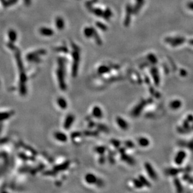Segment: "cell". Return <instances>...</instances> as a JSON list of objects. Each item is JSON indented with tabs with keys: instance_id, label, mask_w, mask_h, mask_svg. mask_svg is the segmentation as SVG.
Listing matches in <instances>:
<instances>
[{
	"instance_id": "7402d4cb",
	"label": "cell",
	"mask_w": 193,
	"mask_h": 193,
	"mask_svg": "<svg viewBox=\"0 0 193 193\" xmlns=\"http://www.w3.org/2000/svg\"><path fill=\"white\" fill-rule=\"evenodd\" d=\"M133 184H134V186L136 188H137V189H140V188H142L144 187L143 184H142V182H140V181L139 179H134Z\"/></svg>"
},
{
	"instance_id": "6da1fadb",
	"label": "cell",
	"mask_w": 193,
	"mask_h": 193,
	"mask_svg": "<svg viewBox=\"0 0 193 193\" xmlns=\"http://www.w3.org/2000/svg\"><path fill=\"white\" fill-rule=\"evenodd\" d=\"M59 68L57 70V77L60 88L65 90L67 86L65 82V62L63 59L59 58L58 60Z\"/></svg>"
},
{
	"instance_id": "ffe728a7",
	"label": "cell",
	"mask_w": 193,
	"mask_h": 193,
	"mask_svg": "<svg viewBox=\"0 0 193 193\" xmlns=\"http://www.w3.org/2000/svg\"><path fill=\"white\" fill-rule=\"evenodd\" d=\"M69 166V162H64L63 164H61L60 165L56 166L55 167V169L56 171H63L65 170V169H67L68 167Z\"/></svg>"
},
{
	"instance_id": "30bf717a",
	"label": "cell",
	"mask_w": 193,
	"mask_h": 193,
	"mask_svg": "<svg viewBox=\"0 0 193 193\" xmlns=\"http://www.w3.org/2000/svg\"><path fill=\"white\" fill-rule=\"evenodd\" d=\"M40 33L45 36H51L53 35L54 31L51 28L43 27L40 29Z\"/></svg>"
},
{
	"instance_id": "8992f818",
	"label": "cell",
	"mask_w": 193,
	"mask_h": 193,
	"mask_svg": "<svg viewBox=\"0 0 193 193\" xmlns=\"http://www.w3.org/2000/svg\"><path fill=\"white\" fill-rule=\"evenodd\" d=\"M85 180L89 184H96L98 181L97 177L91 173H88L85 176Z\"/></svg>"
},
{
	"instance_id": "4fadbf2b",
	"label": "cell",
	"mask_w": 193,
	"mask_h": 193,
	"mask_svg": "<svg viewBox=\"0 0 193 193\" xmlns=\"http://www.w3.org/2000/svg\"><path fill=\"white\" fill-rule=\"evenodd\" d=\"M93 115L97 119H100L102 117V111L99 107L95 106L93 108L92 110Z\"/></svg>"
},
{
	"instance_id": "277c9868",
	"label": "cell",
	"mask_w": 193,
	"mask_h": 193,
	"mask_svg": "<svg viewBox=\"0 0 193 193\" xmlns=\"http://www.w3.org/2000/svg\"><path fill=\"white\" fill-rule=\"evenodd\" d=\"M186 152L184 150H179L174 157V162L177 166H180L184 162L185 159L186 158Z\"/></svg>"
},
{
	"instance_id": "cb8c5ba5",
	"label": "cell",
	"mask_w": 193,
	"mask_h": 193,
	"mask_svg": "<svg viewBox=\"0 0 193 193\" xmlns=\"http://www.w3.org/2000/svg\"><path fill=\"white\" fill-rule=\"evenodd\" d=\"M9 37L12 41H15L16 40V33L13 30H11L9 32Z\"/></svg>"
},
{
	"instance_id": "7a4b0ae2",
	"label": "cell",
	"mask_w": 193,
	"mask_h": 193,
	"mask_svg": "<svg viewBox=\"0 0 193 193\" xmlns=\"http://www.w3.org/2000/svg\"><path fill=\"white\" fill-rule=\"evenodd\" d=\"M73 68H72L73 70L72 74L73 77H75L77 73L78 63L80 60L79 50L77 48V47L76 46H74V50L73 52Z\"/></svg>"
},
{
	"instance_id": "2e32d148",
	"label": "cell",
	"mask_w": 193,
	"mask_h": 193,
	"mask_svg": "<svg viewBox=\"0 0 193 193\" xmlns=\"http://www.w3.org/2000/svg\"><path fill=\"white\" fill-rule=\"evenodd\" d=\"M57 103L62 109H65L67 108V102L64 98L59 97L57 99Z\"/></svg>"
},
{
	"instance_id": "9a60e30c",
	"label": "cell",
	"mask_w": 193,
	"mask_h": 193,
	"mask_svg": "<svg viewBox=\"0 0 193 193\" xmlns=\"http://www.w3.org/2000/svg\"><path fill=\"white\" fill-rule=\"evenodd\" d=\"M121 158L122 160H123V161H124L127 163H128L129 164H131V165H132V164H135L134 159L132 157H130L129 156H128V155L125 154L124 153L122 154Z\"/></svg>"
},
{
	"instance_id": "f546056e",
	"label": "cell",
	"mask_w": 193,
	"mask_h": 193,
	"mask_svg": "<svg viewBox=\"0 0 193 193\" xmlns=\"http://www.w3.org/2000/svg\"><path fill=\"white\" fill-rule=\"evenodd\" d=\"M80 132H73L72 135V139H74V138H77L78 137H80Z\"/></svg>"
},
{
	"instance_id": "9c48e42d",
	"label": "cell",
	"mask_w": 193,
	"mask_h": 193,
	"mask_svg": "<svg viewBox=\"0 0 193 193\" xmlns=\"http://www.w3.org/2000/svg\"><path fill=\"white\" fill-rule=\"evenodd\" d=\"M174 185L176 188V190L177 193H183L184 192V189L182 186L181 182L180 180L178 178H174Z\"/></svg>"
},
{
	"instance_id": "52a82bcc",
	"label": "cell",
	"mask_w": 193,
	"mask_h": 193,
	"mask_svg": "<svg viewBox=\"0 0 193 193\" xmlns=\"http://www.w3.org/2000/svg\"><path fill=\"white\" fill-rule=\"evenodd\" d=\"M116 122H117V124H118V125L119 126V127L121 128L122 129H123V130L128 129V128H129L128 123L124 119L121 118V117H117Z\"/></svg>"
},
{
	"instance_id": "4316f807",
	"label": "cell",
	"mask_w": 193,
	"mask_h": 193,
	"mask_svg": "<svg viewBox=\"0 0 193 193\" xmlns=\"http://www.w3.org/2000/svg\"><path fill=\"white\" fill-rule=\"evenodd\" d=\"M126 147H128V148H130V149H132L134 147V144L132 142H131L130 140L128 141H126L125 143Z\"/></svg>"
},
{
	"instance_id": "d4e9b609",
	"label": "cell",
	"mask_w": 193,
	"mask_h": 193,
	"mask_svg": "<svg viewBox=\"0 0 193 193\" xmlns=\"http://www.w3.org/2000/svg\"><path fill=\"white\" fill-rule=\"evenodd\" d=\"M9 116H10L9 113H1L0 114V120L7 119Z\"/></svg>"
},
{
	"instance_id": "7c38bea8",
	"label": "cell",
	"mask_w": 193,
	"mask_h": 193,
	"mask_svg": "<svg viewBox=\"0 0 193 193\" xmlns=\"http://www.w3.org/2000/svg\"><path fill=\"white\" fill-rule=\"evenodd\" d=\"M182 172V169L178 168H169L165 171V174L167 176H176Z\"/></svg>"
},
{
	"instance_id": "ac0fdd59",
	"label": "cell",
	"mask_w": 193,
	"mask_h": 193,
	"mask_svg": "<svg viewBox=\"0 0 193 193\" xmlns=\"http://www.w3.org/2000/svg\"><path fill=\"white\" fill-rule=\"evenodd\" d=\"M95 30L93 28H85L84 30V35L87 38H90L93 36Z\"/></svg>"
},
{
	"instance_id": "f1b7e54d",
	"label": "cell",
	"mask_w": 193,
	"mask_h": 193,
	"mask_svg": "<svg viewBox=\"0 0 193 193\" xmlns=\"http://www.w3.org/2000/svg\"><path fill=\"white\" fill-rule=\"evenodd\" d=\"M97 26H98V28H100V29H102V30H105L107 29V28L105 27V26L104 25H103L102 23H97Z\"/></svg>"
},
{
	"instance_id": "ba28073f",
	"label": "cell",
	"mask_w": 193,
	"mask_h": 193,
	"mask_svg": "<svg viewBox=\"0 0 193 193\" xmlns=\"http://www.w3.org/2000/svg\"><path fill=\"white\" fill-rule=\"evenodd\" d=\"M166 40L167 43L172 45H180L183 43V42L184 41V39L182 38H167Z\"/></svg>"
},
{
	"instance_id": "d6a6232c",
	"label": "cell",
	"mask_w": 193,
	"mask_h": 193,
	"mask_svg": "<svg viewBox=\"0 0 193 193\" xmlns=\"http://www.w3.org/2000/svg\"><path fill=\"white\" fill-rule=\"evenodd\" d=\"M1 193H8V192H2Z\"/></svg>"
},
{
	"instance_id": "3957f363",
	"label": "cell",
	"mask_w": 193,
	"mask_h": 193,
	"mask_svg": "<svg viewBox=\"0 0 193 193\" xmlns=\"http://www.w3.org/2000/svg\"><path fill=\"white\" fill-rule=\"evenodd\" d=\"M144 168L146 171V172L150 179L152 180L156 181L157 179V174L155 171L152 166L149 162H145L144 164Z\"/></svg>"
},
{
	"instance_id": "83f0119b",
	"label": "cell",
	"mask_w": 193,
	"mask_h": 193,
	"mask_svg": "<svg viewBox=\"0 0 193 193\" xmlns=\"http://www.w3.org/2000/svg\"><path fill=\"white\" fill-rule=\"evenodd\" d=\"M111 143L114 145V147H119V145H120V142L119 140H111Z\"/></svg>"
},
{
	"instance_id": "484cf974",
	"label": "cell",
	"mask_w": 193,
	"mask_h": 193,
	"mask_svg": "<svg viewBox=\"0 0 193 193\" xmlns=\"http://www.w3.org/2000/svg\"><path fill=\"white\" fill-rule=\"evenodd\" d=\"M105 148L104 147H102V146H100V147H97L95 148V151L100 154H103V153L105 152Z\"/></svg>"
},
{
	"instance_id": "e0dca14e",
	"label": "cell",
	"mask_w": 193,
	"mask_h": 193,
	"mask_svg": "<svg viewBox=\"0 0 193 193\" xmlns=\"http://www.w3.org/2000/svg\"><path fill=\"white\" fill-rule=\"evenodd\" d=\"M55 25H56V28H57L58 30L63 29V28L65 26V23H64V21L63 19L60 17H58L56 19Z\"/></svg>"
},
{
	"instance_id": "1f68e13d",
	"label": "cell",
	"mask_w": 193,
	"mask_h": 193,
	"mask_svg": "<svg viewBox=\"0 0 193 193\" xmlns=\"http://www.w3.org/2000/svg\"><path fill=\"white\" fill-rule=\"evenodd\" d=\"M189 43H190V44H191V45H193V40H190V41H189Z\"/></svg>"
},
{
	"instance_id": "44dd1931",
	"label": "cell",
	"mask_w": 193,
	"mask_h": 193,
	"mask_svg": "<svg viewBox=\"0 0 193 193\" xmlns=\"http://www.w3.org/2000/svg\"><path fill=\"white\" fill-rule=\"evenodd\" d=\"M109 68L107 67V66L105 65H102L101 67H100L98 69V72L100 74H103V73H107L109 71Z\"/></svg>"
},
{
	"instance_id": "5bb4252c",
	"label": "cell",
	"mask_w": 193,
	"mask_h": 193,
	"mask_svg": "<svg viewBox=\"0 0 193 193\" xmlns=\"http://www.w3.org/2000/svg\"><path fill=\"white\" fill-rule=\"evenodd\" d=\"M138 144L140 147H148L150 144V141L147 138L145 137H140L138 139Z\"/></svg>"
},
{
	"instance_id": "603a6c76",
	"label": "cell",
	"mask_w": 193,
	"mask_h": 193,
	"mask_svg": "<svg viewBox=\"0 0 193 193\" xmlns=\"http://www.w3.org/2000/svg\"><path fill=\"white\" fill-rule=\"evenodd\" d=\"M181 103L180 101L179 100H174V102H172L170 104L171 107L173 109H177L178 108H179L181 107Z\"/></svg>"
},
{
	"instance_id": "5b68a950",
	"label": "cell",
	"mask_w": 193,
	"mask_h": 193,
	"mask_svg": "<svg viewBox=\"0 0 193 193\" xmlns=\"http://www.w3.org/2000/svg\"><path fill=\"white\" fill-rule=\"evenodd\" d=\"M75 120V117L72 114H69L66 117L65 122H64V128L65 129H68L71 127Z\"/></svg>"
},
{
	"instance_id": "d6986e66",
	"label": "cell",
	"mask_w": 193,
	"mask_h": 193,
	"mask_svg": "<svg viewBox=\"0 0 193 193\" xmlns=\"http://www.w3.org/2000/svg\"><path fill=\"white\" fill-rule=\"evenodd\" d=\"M139 179L140 181L141 182H142V184H143L144 186L147 187H151V184H150V182L147 180V179L145 178L144 176L140 175L139 177Z\"/></svg>"
},
{
	"instance_id": "4dcf8cb0",
	"label": "cell",
	"mask_w": 193,
	"mask_h": 193,
	"mask_svg": "<svg viewBox=\"0 0 193 193\" xmlns=\"http://www.w3.org/2000/svg\"><path fill=\"white\" fill-rule=\"evenodd\" d=\"M187 6H188V8H189L190 9H192V10H193V2L189 3V4H188Z\"/></svg>"
},
{
	"instance_id": "8fae6325",
	"label": "cell",
	"mask_w": 193,
	"mask_h": 193,
	"mask_svg": "<svg viewBox=\"0 0 193 193\" xmlns=\"http://www.w3.org/2000/svg\"><path fill=\"white\" fill-rule=\"evenodd\" d=\"M54 137L56 140H59L60 142H65L67 140V135H65L63 132H55L54 134Z\"/></svg>"
}]
</instances>
